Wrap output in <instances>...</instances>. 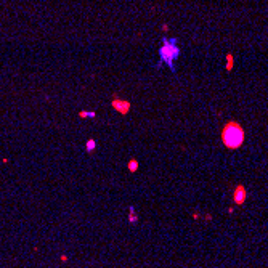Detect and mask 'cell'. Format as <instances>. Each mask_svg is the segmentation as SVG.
Returning <instances> with one entry per match:
<instances>
[{"label": "cell", "instance_id": "1", "mask_svg": "<svg viewBox=\"0 0 268 268\" xmlns=\"http://www.w3.org/2000/svg\"><path fill=\"white\" fill-rule=\"evenodd\" d=\"M244 138H246V133H244V128L239 125V122L230 120L225 124L222 130V141L228 149L241 148V144L244 143Z\"/></svg>", "mask_w": 268, "mask_h": 268}, {"label": "cell", "instance_id": "2", "mask_svg": "<svg viewBox=\"0 0 268 268\" xmlns=\"http://www.w3.org/2000/svg\"><path fill=\"white\" fill-rule=\"evenodd\" d=\"M180 56V47H178L177 39H162V45L159 48V63H164L170 68V71H174V61Z\"/></svg>", "mask_w": 268, "mask_h": 268}, {"label": "cell", "instance_id": "3", "mask_svg": "<svg viewBox=\"0 0 268 268\" xmlns=\"http://www.w3.org/2000/svg\"><path fill=\"white\" fill-rule=\"evenodd\" d=\"M111 108H113L116 113H119L122 116H127L128 113H130L132 103L128 101V100H122V98H119V97L114 95V98L111 100Z\"/></svg>", "mask_w": 268, "mask_h": 268}, {"label": "cell", "instance_id": "4", "mask_svg": "<svg viewBox=\"0 0 268 268\" xmlns=\"http://www.w3.org/2000/svg\"><path fill=\"white\" fill-rule=\"evenodd\" d=\"M246 199H247V189H246L244 185H236L233 189V201L234 204L238 205H243L246 202Z\"/></svg>", "mask_w": 268, "mask_h": 268}, {"label": "cell", "instance_id": "5", "mask_svg": "<svg viewBox=\"0 0 268 268\" xmlns=\"http://www.w3.org/2000/svg\"><path fill=\"white\" fill-rule=\"evenodd\" d=\"M127 219H128V223H132V225H135V223L140 220V217H138V214H137V210H135V207H133V205H130V207H128V215H127Z\"/></svg>", "mask_w": 268, "mask_h": 268}, {"label": "cell", "instance_id": "6", "mask_svg": "<svg viewBox=\"0 0 268 268\" xmlns=\"http://www.w3.org/2000/svg\"><path fill=\"white\" fill-rule=\"evenodd\" d=\"M127 169L128 172H132V174H135V172L140 169V162L135 159V158H132V159H128V162H127Z\"/></svg>", "mask_w": 268, "mask_h": 268}, {"label": "cell", "instance_id": "7", "mask_svg": "<svg viewBox=\"0 0 268 268\" xmlns=\"http://www.w3.org/2000/svg\"><path fill=\"white\" fill-rule=\"evenodd\" d=\"M85 149H87V153H93L95 149H97V141H95L93 138L87 140V143H85Z\"/></svg>", "mask_w": 268, "mask_h": 268}, {"label": "cell", "instance_id": "8", "mask_svg": "<svg viewBox=\"0 0 268 268\" xmlns=\"http://www.w3.org/2000/svg\"><path fill=\"white\" fill-rule=\"evenodd\" d=\"M97 116V113H95V111H79V117L80 119H87V117H95Z\"/></svg>", "mask_w": 268, "mask_h": 268}, {"label": "cell", "instance_id": "9", "mask_svg": "<svg viewBox=\"0 0 268 268\" xmlns=\"http://www.w3.org/2000/svg\"><path fill=\"white\" fill-rule=\"evenodd\" d=\"M233 66H234V58H233L231 53H228L226 55V71H231Z\"/></svg>", "mask_w": 268, "mask_h": 268}, {"label": "cell", "instance_id": "10", "mask_svg": "<svg viewBox=\"0 0 268 268\" xmlns=\"http://www.w3.org/2000/svg\"><path fill=\"white\" fill-rule=\"evenodd\" d=\"M59 260L63 262V263H64V262H68V255H66V254H61V255H59Z\"/></svg>", "mask_w": 268, "mask_h": 268}, {"label": "cell", "instance_id": "11", "mask_svg": "<svg viewBox=\"0 0 268 268\" xmlns=\"http://www.w3.org/2000/svg\"><path fill=\"white\" fill-rule=\"evenodd\" d=\"M162 31H169V26H167V24H162Z\"/></svg>", "mask_w": 268, "mask_h": 268}]
</instances>
